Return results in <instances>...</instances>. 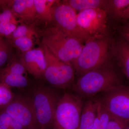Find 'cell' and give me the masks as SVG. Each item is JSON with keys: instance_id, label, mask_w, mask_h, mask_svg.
Segmentation results:
<instances>
[{"instance_id": "6da1fadb", "label": "cell", "mask_w": 129, "mask_h": 129, "mask_svg": "<svg viewBox=\"0 0 129 129\" xmlns=\"http://www.w3.org/2000/svg\"><path fill=\"white\" fill-rule=\"evenodd\" d=\"M84 42L68 34L56 26L47 30L42 39L44 45L53 55L72 66L82 50Z\"/></svg>"}, {"instance_id": "7a4b0ae2", "label": "cell", "mask_w": 129, "mask_h": 129, "mask_svg": "<svg viewBox=\"0 0 129 129\" xmlns=\"http://www.w3.org/2000/svg\"><path fill=\"white\" fill-rule=\"evenodd\" d=\"M109 42L104 37L87 40L78 57L73 64L80 76L90 71L107 67Z\"/></svg>"}, {"instance_id": "3957f363", "label": "cell", "mask_w": 129, "mask_h": 129, "mask_svg": "<svg viewBox=\"0 0 129 129\" xmlns=\"http://www.w3.org/2000/svg\"><path fill=\"white\" fill-rule=\"evenodd\" d=\"M120 85L117 74L107 66L84 74L80 77L74 88L77 95L82 98L93 96Z\"/></svg>"}, {"instance_id": "277c9868", "label": "cell", "mask_w": 129, "mask_h": 129, "mask_svg": "<svg viewBox=\"0 0 129 129\" xmlns=\"http://www.w3.org/2000/svg\"><path fill=\"white\" fill-rule=\"evenodd\" d=\"M83 106L78 95L65 93L57 102L50 129H79Z\"/></svg>"}, {"instance_id": "5b68a950", "label": "cell", "mask_w": 129, "mask_h": 129, "mask_svg": "<svg viewBox=\"0 0 129 129\" xmlns=\"http://www.w3.org/2000/svg\"><path fill=\"white\" fill-rule=\"evenodd\" d=\"M99 102L110 114L127 125L129 123V86L119 85L102 92Z\"/></svg>"}, {"instance_id": "8992f818", "label": "cell", "mask_w": 129, "mask_h": 129, "mask_svg": "<svg viewBox=\"0 0 129 129\" xmlns=\"http://www.w3.org/2000/svg\"><path fill=\"white\" fill-rule=\"evenodd\" d=\"M42 50L46 61L44 76L47 80L60 87H66L73 83L75 74L73 67L58 59L45 46Z\"/></svg>"}, {"instance_id": "52a82bcc", "label": "cell", "mask_w": 129, "mask_h": 129, "mask_svg": "<svg viewBox=\"0 0 129 129\" xmlns=\"http://www.w3.org/2000/svg\"><path fill=\"white\" fill-rule=\"evenodd\" d=\"M52 13L56 26L63 32L84 42L90 39L79 26L76 11L68 3L53 7Z\"/></svg>"}, {"instance_id": "ba28073f", "label": "cell", "mask_w": 129, "mask_h": 129, "mask_svg": "<svg viewBox=\"0 0 129 129\" xmlns=\"http://www.w3.org/2000/svg\"><path fill=\"white\" fill-rule=\"evenodd\" d=\"M80 28L90 38L104 37L107 30V11L101 8L84 10L77 14Z\"/></svg>"}, {"instance_id": "9c48e42d", "label": "cell", "mask_w": 129, "mask_h": 129, "mask_svg": "<svg viewBox=\"0 0 129 129\" xmlns=\"http://www.w3.org/2000/svg\"><path fill=\"white\" fill-rule=\"evenodd\" d=\"M57 102L48 91L40 90L36 93L32 105L39 129L50 128Z\"/></svg>"}, {"instance_id": "30bf717a", "label": "cell", "mask_w": 129, "mask_h": 129, "mask_svg": "<svg viewBox=\"0 0 129 129\" xmlns=\"http://www.w3.org/2000/svg\"><path fill=\"white\" fill-rule=\"evenodd\" d=\"M2 111L22 125L25 129H39L32 104L22 99L13 100Z\"/></svg>"}, {"instance_id": "8fae6325", "label": "cell", "mask_w": 129, "mask_h": 129, "mask_svg": "<svg viewBox=\"0 0 129 129\" xmlns=\"http://www.w3.org/2000/svg\"><path fill=\"white\" fill-rule=\"evenodd\" d=\"M23 64L25 69L35 77L44 76L46 64L43 50L34 49L26 52Z\"/></svg>"}, {"instance_id": "7c38bea8", "label": "cell", "mask_w": 129, "mask_h": 129, "mask_svg": "<svg viewBox=\"0 0 129 129\" xmlns=\"http://www.w3.org/2000/svg\"><path fill=\"white\" fill-rule=\"evenodd\" d=\"M25 69L23 64L12 63L3 73L1 83L10 87H25L28 84L27 79L23 75Z\"/></svg>"}, {"instance_id": "4fadbf2b", "label": "cell", "mask_w": 129, "mask_h": 129, "mask_svg": "<svg viewBox=\"0 0 129 129\" xmlns=\"http://www.w3.org/2000/svg\"><path fill=\"white\" fill-rule=\"evenodd\" d=\"M112 51L118 65L129 80V44L121 37L113 44Z\"/></svg>"}, {"instance_id": "5bb4252c", "label": "cell", "mask_w": 129, "mask_h": 129, "mask_svg": "<svg viewBox=\"0 0 129 129\" xmlns=\"http://www.w3.org/2000/svg\"><path fill=\"white\" fill-rule=\"evenodd\" d=\"M98 99H90L83 105L79 129H92L98 110Z\"/></svg>"}, {"instance_id": "9a60e30c", "label": "cell", "mask_w": 129, "mask_h": 129, "mask_svg": "<svg viewBox=\"0 0 129 129\" xmlns=\"http://www.w3.org/2000/svg\"><path fill=\"white\" fill-rule=\"evenodd\" d=\"M12 7L16 13L24 18H33L36 14L34 0H15Z\"/></svg>"}, {"instance_id": "2e32d148", "label": "cell", "mask_w": 129, "mask_h": 129, "mask_svg": "<svg viewBox=\"0 0 129 129\" xmlns=\"http://www.w3.org/2000/svg\"><path fill=\"white\" fill-rule=\"evenodd\" d=\"M108 1L103 0H70L67 3L76 11L80 12L94 8H101L106 10Z\"/></svg>"}, {"instance_id": "e0dca14e", "label": "cell", "mask_w": 129, "mask_h": 129, "mask_svg": "<svg viewBox=\"0 0 129 129\" xmlns=\"http://www.w3.org/2000/svg\"><path fill=\"white\" fill-rule=\"evenodd\" d=\"M56 2L53 0H34L36 14L46 21H52V6Z\"/></svg>"}, {"instance_id": "ac0fdd59", "label": "cell", "mask_w": 129, "mask_h": 129, "mask_svg": "<svg viewBox=\"0 0 129 129\" xmlns=\"http://www.w3.org/2000/svg\"><path fill=\"white\" fill-rule=\"evenodd\" d=\"M129 5V0L108 1L107 9L115 17L119 19L122 12Z\"/></svg>"}, {"instance_id": "d6986e66", "label": "cell", "mask_w": 129, "mask_h": 129, "mask_svg": "<svg viewBox=\"0 0 129 129\" xmlns=\"http://www.w3.org/2000/svg\"><path fill=\"white\" fill-rule=\"evenodd\" d=\"M0 129H25L23 126L7 113L0 112Z\"/></svg>"}, {"instance_id": "ffe728a7", "label": "cell", "mask_w": 129, "mask_h": 129, "mask_svg": "<svg viewBox=\"0 0 129 129\" xmlns=\"http://www.w3.org/2000/svg\"><path fill=\"white\" fill-rule=\"evenodd\" d=\"M13 100V95L10 87L0 83V108H4Z\"/></svg>"}, {"instance_id": "44dd1931", "label": "cell", "mask_w": 129, "mask_h": 129, "mask_svg": "<svg viewBox=\"0 0 129 129\" xmlns=\"http://www.w3.org/2000/svg\"><path fill=\"white\" fill-rule=\"evenodd\" d=\"M14 44L21 51L27 52L30 50L33 45L31 37H23L15 39Z\"/></svg>"}, {"instance_id": "7402d4cb", "label": "cell", "mask_w": 129, "mask_h": 129, "mask_svg": "<svg viewBox=\"0 0 129 129\" xmlns=\"http://www.w3.org/2000/svg\"><path fill=\"white\" fill-rule=\"evenodd\" d=\"M12 34L14 39L23 37L32 38L33 32L25 25H21L17 27Z\"/></svg>"}, {"instance_id": "603a6c76", "label": "cell", "mask_w": 129, "mask_h": 129, "mask_svg": "<svg viewBox=\"0 0 129 129\" xmlns=\"http://www.w3.org/2000/svg\"><path fill=\"white\" fill-rule=\"evenodd\" d=\"M17 28L16 24L9 22H0V34L8 35Z\"/></svg>"}, {"instance_id": "cb8c5ba5", "label": "cell", "mask_w": 129, "mask_h": 129, "mask_svg": "<svg viewBox=\"0 0 129 129\" xmlns=\"http://www.w3.org/2000/svg\"><path fill=\"white\" fill-rule=\"evenodd\" d=\"M8 57V51L5 42L0 37V67L7 61Z\"/></svg>"}, {"instance_id": "d4e9b609", "label": "cell", "mask_w": 129, "mask_h": 129, "mask_svg": "<svg viewBox=\"0 0 129 129\" xmlns=\"http://www.w3.org/2000/svg\"><path fill=\"white\" fill-rule=\"evenodd\" d=\"M118 30L121 37L129 44V21L124 20V23L119 26Z\"/></svg>"}, {"instance_id": "484cf974", "label": "cell", "mask_w": 129, "mask_h": 129, "mask_svg": "<svg viewBox=\"0 0 129 129\" xmlns=\"http://www.w3.org/2000/svg\"><path fill=\"white\" fill-rule=\"evenodd\" d=\"M127 125L111 116L106 129H125Z\"/></svg>"}, {"instance_id": "4316f807", "label": "cell", "mask_w": 129, "mask_h": 129, "mask_svg": "<svg viewBox=\"0 0 129 129\" xmlns=\"http://www.w3.org/2000/svg\"><path fill=\"white\" fill-rule=\"evenodd\" d=\"M9 22L16 24V21L13 14L9 10H5L0 14V22Z\"/></svg>"}, {"instance_id": "83f0119b", "label": "cell", "mask_w": 129, "mask_h": 129, "mask_svg": "<svg viewBox=\"0 0 129 129\" xmlns=\"http://www.w3.org/2000/svg\"><path fill=\"white\" fill-rule=\"evenodd\" d=\"M119 19L129 21V5L122 12Z\"/></svg>"}, {"instance_id": "f1b7e54d", "label": "cell", "mask_w": 129, "mask_h": 129, "mask_svg": "<svg viewBox=\"0 0 129 129\" xmlns=\"http://www.w3.org/2000/svg\"><path fill=\"white\" fill-rule=\"evenodd\" d=\"M125 129H129V123L127 124V126H126Z\"/></svg>"}]
</instances>
